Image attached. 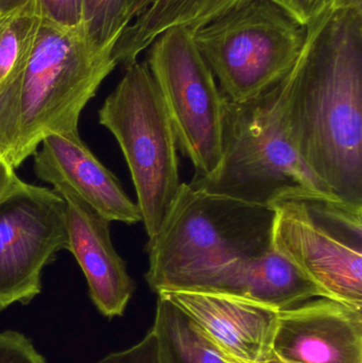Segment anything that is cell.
<instances>
[{"label": "cell", "mask_w": 362, "mask_h": 363, "mask_svg": "<svg viewBox=\"0 0 362 363\" xmlns=\"http://www.w3.org/2000/svg\"><path fill=\"white\" fill-rule=\"evenodd\" d=\"M128 26L127 0H82V27L97 46L116 44Z\"/></svg>", "instance_id": "obj_18"}, {"label": "cell", "mask_w": 362, "mask_h": 363, "mask_svg": "<svg viewBox=\"0 0 362 363\" xmlns=\"http://www.w3.org/2000/svg\"><path fill=\"white\" fill-rule=\"evenodd\" d=\"M67 247L61 194L19 179L0 198V311L38 296L45 267Z\"/></svg>", "instance_id": "obj_9"}, {"label": "cell", "mask_w": 362, "mask_h": 363, "mask_svg": "<svg viewBox=\"0 0 362 363\" xmlns=\"http://www.w3.org/2000/svg\"><path fill=\"white\" fill-rule=\"evenodd\" d=\"M153 0H127V19L129 25L140 13L144 12Z\"/></svg>", "instance_id": "obj_24"}, {"label": "cell", "mask_w": 362, "mask_h": 363, "mask_svg": "<svg viewBox=\"0 0 362 363\" xmlns=\"http://www.w3.org/2000/svg\"><path fill=\"white\" fill-rule=\"evenodd\" d=\"M115 45L99 47L82 26L42 18L27 61L0 86V155L17 168L50 134H79V119L115 69Z\"/></svg>", "instance_id": "obj_2"}, {"label": "cell", "mask_w": 362, "mask_h": 363, "mask_svg": "<svg viewBox=\"0 0 362 363\" xmlns=\"http://www.w3.org/2000/svg\"><path fill=\"white\" fill-rule=\"evenodd\" d=\"M18 180L14 168L11 167L0 155V198Z\"/></svg>", "instance_id": "obj_23"}, {"label": "cell", "mask_w": 362, "mask_h": 363, "mask_svg": "<svg viewBox=\"0 0 362 363\" xmlns=\"http://www.w3.org/2000/svg\"><path fill=\"white\" fill-rule=\"evenodd\" d=\"M96 363H163L159 345L152 330L147 333L142 341L125 351L110 354Z\"/></svg>", "instance_id": "obj_22"}, {"label": "cell", "mask_w": 362, "mask_h": 363, "mask_svg": "<svg viewBox=\"0 0 362 363\" xmlns=\"http://www.w3.org/2000/svg\"><path fill=\"white\" fill-rule=\"evenodd\" d=\"M42 144L40 153L100 215L111 222L142 221L137 204L128 196L116 177L83 144L79 134H50Z\"/></svg>", "instance_id": "obj_14"}, {"label": "cell", "mask_w": 362, "mask_h": 363, "mask_svg": "<svg viewBox=\"0 0 362 363\" xmlns=\"http://www.w3.org/2000/svg\"><path fill=\"white\" fill-rule=\"evenodd\" d=\"M99 121L115 136L137 196L148 238L157 235L180 187L178 138L146 61L125 76L99 111Z\"/></svg>", "instance_id": "obj_5"}, {"label": "cell", "mask_w": 362, "mask_h": 363, "mask_svg": "<svg viewBox=\"0 0 362 363\" xmlns=\"http://www.w3.org/2000/svg\"><path fill=\"white\" fill-rule=\"evenodd\" d=\"M274 211L181 183L146 249L147 283L157 294L193 291L236 260L272 249Z\"/></svg>", "instance_id": "obj_4"}, {"label": "cell", "mask_w": 362, "mask_h": 363, "mask_svg": "<svg viewBox=\"0 0 362 363\" xmlns=\"http://www.w3.org/2000/svg\"><path fill=\"white\" fill-rule=\"evenodd\" d=\"M193 291L238 296L278 311L325 298L314 281L273 247L261 255L236 260L219 269Z\"/></svg>", "instance_id": "obj_13"}, {"label": "cell", "mask_w": 362, "mask_h": 363, "mask_svg": "<svg viewBox=\"0 0 362 363\" xmlns=\"http://www.w3.org/2000/svg\"><path fill=\"white\" fill-rule=\"evenodd\" d=\"M146 50L145 61L171 119L179 147L195 168L193 180L212 178L222 160L227 99L193 32L171 28Z\"/></svg>", "instance_id": "obj_8"}, {"label": "cell", "mask_w": 362, "mask_h": 363, "mask_svg": "<svg viewBox=\"0 0 362 363\" xmlns=\"http://www.w3.org/2000/svg\"><path fill=\"white\" fill-rule=\"evenodd\" d=\"M297 62L259 97L242 104L225 100L220 166L212 178L193 180L191 185L265 207L290 196H336L307 167L295 144L291 106Z\"/></svg>", "instance_id": "obj_3"}, {"label": "cell", "mask_w": 362, "mask_h": 363, "mask_svg": "<svg viewBox=\"0 0 362 363\" xmlns=\"http://www.w3.org/2000/svg\"><path fill=\"white\" fill-rule=\"evenodd\" d=\"M0 363H46L29 339L21 333H0Z\"/></svg>", "instance_id": "obj_21"}, {"label": "cell", "mask_w": 362, "mask_h": 363, "mask_svg": "<svg viewBox=\"0 0 362 363\" xmlns=\"http://www.w3.org/2000/svg\"><path fill=\"white\" fill-rule=\"evenodd\" d=\"M288 16L306 28L327 11L340 6H359L361 0H272Z\"/></svg>", "instance_id": "obj_20"}, {"label": "cell", "mask_w": 362, "mask_h": 363, "mask_svg": "<svg viewBox=\"0 0 362 363\" xmlns=\"http://www.w3.org/2000/svg\"><path fill=\"white\" fill-rule=\"evenodd\" d=\"M42 18L34 2L0 12V86L27 61Z\"/></svg>", "instance_id": "obj_17"}, {"label": "cell", "mask_w": 362, "mask_h": 363, "mask_svg": "<svg viewBox=\"0 0 362 363\" xmlns=\"http://www.w3.org/2000/svg\"><path fill=\"white\" fill-rule=\"evenodd\" d=\"M250 0H153L123 30L113 49L117 65L127 68L137 61L153 40L171 28L191 32L217 21Z\"/></svg>", "instance_id": "obj_15"}, {"label": "cell", "mask_w": 362, "mask_h": 363, "mask_svg": "<svg viewBox=\"0 0 362 363\" xmlns=\"http://www.w3.org/2000/svg\"><path fill=\"white\" fill-rule=\"evenodd\" d=\"M199 326L229 363H268L280 311L238 296L208 292H163Z\"/></svg>", "instance_id": "obj_12"}, {"label": "cell", "mask_w": 362, "mask_h": 363, "mask_svg": "<svg viewBox=\"0 0 362 363\" xmlns=\"http://www.w3.org/2000/svg\"><path fill=\"white\" fill-rule=\"evenodd\" d=\"M271 207L274 249L325 298L362 309V204L310 194Z\"/></svg>", "instance_id": "obj_7"}, {"label": "cell", "mask_w": 362, "mask_h": 363, "mask_svg": "<svg viewBox=\"0 0 362 363\" xmlns=\"http://www.w3.org/2000/svg\"><path fill=\"white\" fill-rule=\"evenodd\" d=\"M34 2L43 18L67 27L82 26V0H0V12Z\"/></svg>", "instance_id": "obj_19"}, {"label": "cell", "mask_w": 362, "mask_h": 363, "mask_svg": "<svg viewBox=\"0 0 362 363\" xmlns=\"http://www.w3.org/2000/svg\"><path fill=\"white\" fill-rule=\"evenodd\" d=\"M33 155L36 176L50 183L65 202L67 250L84 273L91 301L106 317L123 315L135 284L113 245L110 220L83 200L40 151Z\"/></svg>", "instance_id": "obj_10"}, {"label": "cell", "mask_w": 362, "mask_h": 363, "mask_svg": "<svg viewBox=\"0 0 362 363\" xmlns=\"http://www.w3.org/2000/svg\"><path fill=\"white\" fill-rule=\"evenodd\" d=\"M268 363H362V309L316 298L280 311Z\"/></svg>", "instance_id": "obj_11"}, {"label": "cell", "mask_w": 362, "mask_h": 363, "mask_svg": "<svg viewBox=\"0 0 362 363\" xmlns=\"http://www.w3.org/2000/svg\"><path fill=\"white\" fill-rule=\"evenodd\" d=\"M193 35L225 99L242 104L269 91L290 72L306 29L272 0H250Z\"/></svg>", "instance_id": "obj_6"}, {"label": "cell", "mask_w": 362, "mask_h": 363, "mask_svg": "<svg viewBox=\"0 0 362 363\" xmlns=\"http://www.w3.org/2000/svg\"><path fill=\"white\" fill-rule=\"evenodd\" d=\"M152 332L163 363H229L188 315L157 294Z\"/></svg>", "instance_id": "obj_16"}, {"label": "cell", "mask_w": 362, "mask_h": 363, "mask_svg": "<svg viewBox=\"0 0 362 363\" xmlns=\"http://www.w3.org/2000/svg\"><path fill=\"white\" fill-rule=\"evenodd\" d=\"M305 29L291 106L295 144L337 198L362 204V9H333Z\"/></svg>", "instance_id": "obj_1"}]
</instances>
